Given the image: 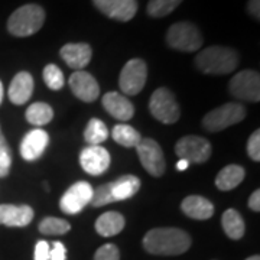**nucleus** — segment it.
Listing matches in <instances>:
<instances>
[{
    "label": "nucleus",
    "instance_id": "f257e3e1",
    "mask_svg": "<svg viewBox=\"0 0 260 260\" xmlns=\"http://www.w3.org/2000/svg\"><path fill=\"white\" fill-rule=\"evenodd\" d=\"M143 247L150 254L178 256L191 247V237L181 229L159 227L146 233L143 237Z\"/></svg>",
    "mask_w": 260,
    "mask_h": 260
},
{
    "label": "nucleus",
    "instance_id": "f03ea898",
    "mask_svg": "<svg viewBox=\"0 0 260 260\" xmlns=\"http://www.w3.org/2000/svg\"><path fill=\"white\" fill-rule=\"evenodd\" d=\"M239 62L240 58L234 49L218 45L205 48L195 58L197 68L204 74H230L239 67Z\"/></svg>",
    "mask_w": 260,
    "mask_h": 260
},
{
    "label": "nucleus",
    "instance_id": "7ed1b4c3",
    "mask_svg": "<svg viewBox=\"0 0 260 260\" xmlns=\"http://www.w3.org/2000/svg\"><path fill=\"white\" fill-rule=\"evenodd\" d=\"M45 22V10L38 5H25L16 9L8 20V30L13 37L35 35Z\"/></svg>",
    "mask_w": 260,
    "mask_h": 260
},
{
    "label": "nucleus",
    "instance_id": "20e7f679",
    "mask_svg": "<svg viewBox=\"0 0 260 260\" xmlns=\"http://www.w3.org/2000/svg\"><path fill=\"white\" fill-rule=\"evenodd\" d=\"M167 42L172 49L181 52H195L203 47V35L191 22L174 23L167 32Z\"/></svg>",
    "mask_w": 260,
    "mask_h": 260
},
{
    "label": "nucleus",
    "instance_id": "39448f33",
    "mask_svg": "<svg viewBox=\"0 0 260 260\" xmlns=\"http://www.w3.org/2000/svg\"><path fill=\"white\" fill-rule=\"evenodd\" d=\"M246 109L240 103H225L205 114L203 126L208 132H221L244 120Z\"/></svg>",
    "mask_w": 260,
    "mask_h": 260
},
{
    "label": "nucleus",
    "instance_id": "423d86ee",
    "mask_svg": "<svg viewBox=\"0 0 260 260\" xmlns=\"http://www.w3.org/2000/svg\"><path fill=\"white\" fill-rule=\"evenodd\" d=\"M149 112L164 124H174L181 117V109L174 94L165 87L153 91L149 100Z\"/></svg>",
    "mask_w": 260,
    "mask_h": 260
},
{
    "label": "nucleus",
    "instance_id": "0eeeda50",
    "mask_svg": "<svg viewBox=\"0 0 260 260\" xmlns=\"http://www.w3.org/2000/svg\"><path fill=\"white\" fill-rule=\"evenodd\" d=\"M148 80V65L140 58H133L126 62L120 73L119 84L121 91L127 95L139 94Z\"/></svg>",
    "mask_w": 260,
    "mask_h": 260
},
{
    "label": "nucleus",
    "instance_id": "6e6552de",
    "mask_svg": "<svg viewBox=\"0 0 260 260\" xmlns=\"http://www.w3.org/2000/svg\"><path fill=\"white\" fill-rule=\"evenodd\" d=\"M229 90L232 95L243 102L257 103L260 100V75L257 71L244 70L234 75Z\"/></svg>",
    "mask_w": 260,
    "mask_h": 260
},
{
    "label": "nucleus",
    "instance_id": "1a4fd4ad",
    "mask_svg": "<svg viewBox=\"0 0 260 260\" xmlns=\"http://www.w3.org/2000/svg\"><path fill=\"white\" fill-rule=\"evenodd\" d=\"M175 153L188 164H205L211 156V145L201 136H185L177 142Z\"/></svg>",
    "mask_w": 260,
    "mask_h": 260
},
{
    "label": "nucleus",
    "instance_id": "9d476101",
    "mask_svg": "<svg viewBox=\"0 0 260 260\" xmlns=\"http://www.w3.org/2000/svg\"><path fill=\"white\" fill-rule=\"evenodd\" d=\"M138 150V156L143 168L148 171L152 177H162L165 174L167 164H165V156H164V150L159 146L156 140L142 139L139 145L136 146Z\"/></svg>",
    "mask_w": 260,
    "mask_h": 260
},
{
    "label": "nucleus",
    "instance_id": "9b49d317",
    "mask_svg": "<svg viewBox=\"0 0 260 260\" xmlns=\"http://www.w3.org/2000/svg\"><path fill=\"white\" fill-rule=\"evenodd\" d=\"M93 186L85 181H78L62 195L59 207L65 214H78L93 198Z\"/></svg>",
    "mask_w": 260,
    "mask_h": 260
},
{
    "label": "nucleus",
    "instance_id": "f8f14e48",
    "mask_svg": "<svg viewBox=\"0 0 260 260\" xmlns=\"http://www.w3.org/2000/svg\"><path fill=\"white\" fill-rule=\"evenodd\" d=\"M80 164L87 174L99 177L110 167V153L100 145H90L81 150Z\"/></svg>",
    "mask_w": 260,
    "mask_h": 260
},
{
    "label": "nucleus",
    "instance_id": "ddd939ff",
    "mask_svg": "<svg viewBox=\"0 0 260 260\" xmlns=\"http://www.w3.org/2000/svg\"><path fill=\"white\" fill-rule=\"evenodd\" d=\"M94 6L110 19L127 22L138 12V0H93Z\"/></svg>",
    "mask_w": 260,
    "mask_h": 260
},
{
    "label": "nucleus",
    "instance_id": "4468645a",
    "mask_svg": "<svg viewBox=\"0 0 260 260\" xmlns=\"http://www.w3.org/2000/svg\"><path fill=\"white\" fill-rule=\"evenodd\" d=\"M70 88L81 102L93 103L100 95V85L93 75L85 71H75L70 77Z\"/></svg>",
    "mask_w": 260,
    "mask_h": 260
},
{
    "label": "nucleus",
    "instance_id": "2eb2a0df",
    "mask_svg": "<svg viewBox=\"0 0 260 260\" xmlns=\"http://www.w3.org/2000/svg\"><path fill=\"white\" fill-rule=\"evenodd\" d=\"M48 145H49V135L45 130H30L20 142V156L28 162L38 160L47 150Z\"/></svg>",
    "mask_w": 260,
    "mask_h": 260
},
{
    "label": "nucleus",
    "instance_id": "dca6fc26",
    "mask_svg": "<svg viewBox=\"0 0 260 260\" xmlns=\"http://www.w3.org/2000/svg\"><path fill=\"white\" fill-rule=\"evenodd\" d=\"M59 55L70 68L75 71H83V68L90 64L93 51L88 44H67L61 48Z\"/></svg>",
    "mask_w": 260,
    "mask_h": 260
},
{
    "label": "nucleus",
    "instance_id": "f3484780",
    "mask_svg": "<svg viewBox=\"0 0 260 260\" xmlns=\"http://www.w3.org/2000/svg\"><path fill=\"white\" fill-rule=\"evenodd\" d=\"M102 103L103 107L106 109V112L109 113L110 116H113V117H116L117 120L127 121L135 114L133 103L127 100V97L116 93V91H110V93L104 94Z\"/></svg>",
    "mask_w": 260,
    "mask_h": 260
},
{
    "label": "nucleus",
    "instance_id": "a211bd4d",
    "mask_svg": "<svg viewBox=\"0 0 260 260\" xmlns=\"http://www.w3.org/2000/svg\"><path fill=\"white\" fill-rule=\"evenodd\" d=\"M34 220V210L29 205L0 204V224L8 227H25Z\"/></svg>",
    "mask_w": 260,
    "mask_h": 260
},
{
    "label": "nucleus",
    "instance_id": "6ab92c4d",
    "mask_svg": "<svg viewBox=\"0 0 260 260\" xmlns=\"http://www.w3.org/2000/svg\"><path fill=\"white\" fill-rule=\"evenodd\" d=\"M34 93V78L26 71H20L15 75L9 87V100L16 106H22L28 102Z\"/></svg>",
    "mask_w": 260,
    "mask_h": 260
},
{
    "label": "nucleus",
    "instance_id": "aec40b11",
    "mask_svg": "<svg viewBox=\"0 0 260 260\" xmlns=\"http://www.w3.org/2000/svg\"><path fill=\"white\" fill-rule=\"evenodd\" d=\"M182 213L194 220H208L214 215V205L201 195H189L181 204Z\"/></svg>",
    "mask_w": 260,
    "mask_h": 260
},
{
    "label": "nucleus",
    "instance_id": "412c9836",
    "mask_svg": "<svg viewBox=\"0 0 260 260\" xmlns=\"http://www.w3.org/2000/svg\"><path fill=\"white\" fill-rule=\"evenodd\" d=\"M107 184H109V191L112 195L113 203L132 198L133 195L138 194V191L140 189V179L132 174L121 175L116 181L107 182Z\"/></svg>",
    "mask_w": 260,
    "mask_h": 260
},
{
    "label": "nucleus",
    "instance_id": "4be33fe9",
    "mask_svg": "<svg viewBox=\"0 0 260 260\" xmlns=\"http://www.w3.org/2000/svg\"><path fill=\"white\" fill-rule=\"evenodd\" d=\"M124 229V217L116 211L102 214L95 221V232L103 237H113Z\"/></svg>",
    "mask_w": 260,
    "mask_h": 260
},
{
    "label": "nucleus",
    "instance_id": "5701e85b",
    "mask_svg": "<svg viewBox=\"0 0 260 260\" xmlns=\"http://www.w3.org/2000/svg\"><path fill=\"white\" fill-rule=\"evenodd\" d=\"M244 168L239 165H229L223 168L215 178V185L220 191H232L239 186L244 179Z\"/></svg>",
    "mask_w": 260,
    "mask_h": 260
},
{
    "label": "nucleus",
    "instance_id": "b1692460",
    "mask_svg": "<svg viewBox=\"0 0 260 260\" xmlns=\"http://www.w3.org/2000/svg\"><path fill=\"white\" fill-rule=\"evenodd\" d=\"M221 224H223L224 233L232 240H240L244 236L246 225H244V220H243V217L239 211H236L233 208L225 210L223 214V218H221Z\"/></svg>",
    "mask_w": 260,
    "mask_h": 260
},
{
    "label": "nucleus",
    "instance_id": "393cba45",
    "mask_svg": "<svg viewBox=\"0 0 260 260\" xmlns=\"http://www.w3.org/2000/svg\"><path fill=\"white\" fill-rule=\"evenodd\" d=\"M113 140L124 148H136L142 140V136L138 130L129 124H116L112 130Z\"/></svg>",
    "mask_w": 260,
    "mask_h": 260
},
{
    "label": "nucleus",
    "instance_id": "a878e982",
    "mask_svg": "<svg viewBox=\"0 0 260 260\" xmlns=\"http://www.w3.org/2000/svg\"><path fill=\"white\" fill-rule=\"evenodd\" d=\"M54 117V110L47 103H34L26 110V120L34 126H45Z\"/></svg>",
    "mask_w": 260,
    "mask_h": 260
},
{
    "label": "nucleus",
    "instance_id": "bb28decb",
    "mask_svg": "<svg viewBox=\"0 0 260 260\" xmlns=\"http://www.w3.org/2000/svg\"><path fill=\"white\" fill-rule=\"evenodd\" d=\"M109 138V129L106 123L99 119H91L84 130V139L90 145H100Z\"/></svg>",
    "mask_w": 260,
    "mask_h": 260
},
{
    "label": "nucleus",
    "instance_id": "cd10ccee",
    "mask_svg": "<svg viewBox=\"0 0 260 260\" xmlns=\"http://www.w3.org/2000/svg\"><path fill=\"white\" fill-rule=\"evenodd\" d=\"M70 230H71V224L67 220L56 217H47L39 223V232L47 236H62Z\"/></svg>",
    "mask_w": 260,
    "mask_h": 260
},
{
    "label": "nucleus",
    "instance_id": "c85d7f7f",
    "mask_svg": "<svg viewBox=\"0 0 260 260\" xmlns=\"http://www.w3.org/2000/svg\"><path fill=\"white\" fill-rule=\"evenodd\" d=\"M182 0H149L148 15L152 18H164L177 9Z\"/></svg>",
    "mask_w": 260,
    "mask_h": 260
},
{
    "label": "nucleus",
    "instance_id": "c756f323",
    "mask_svg": "<svg viewBox=\"0 0 260 260\" xmlns=\"http://www.w3.org/2000/svg\"><path fill=\"white\" fill-rule=\"evenodd\" d=\"M44 81L51 90H61L64 87L65 78L62 71L55 64H49L44 68Z\"/></svg>",
    "mask_w": 260,
    "mask_h": 260
},
{
    "label": "nucleus",
    "instance_id": "7c9ffc66",
    "mask_svg": "<svg viewBox=\"0 0 260 260\" xmlns=\"http://www.w3.org/2000/svg\"><path fill=\"white\" fill-rule=\"evenodd\" d=\"M10 167H12V152L5 136L0 133V178L9 175Z\"/></svg>",
    "mask_w": 260,
    "mask_h": 260
},
{
    "label": "nucleus",
    "instance_id": "2f4dec72",
    "mask_svg": "<svg viewBox=\"0 0 260 260\" xmlns=\"http://www.w3.org/2000/svg\"><path fill=\"white\" fill-rule=\"evenodd\" d=\"M94 260H120V251L119 247L113 243L104 244L99 250L95 251Z\"/></svg>",
    "mask_w": 260,
    "mask_h": 260
},
{
    "label": "nucleus",
    "instance_id": "473e14b6",
    "mask_svg": "<svg viewBox=\"0 0 260 260\" xmlns=\"http://www.w3.org/2000/svg\"><path fill=\"white\" fill-rule=\"evenodd\" d=\"M247 153L254 162L260 160V130H254L247 140Z\"/></svg>",
    "mask_w": 260,
    "mask_h": 260
},
{
    "label": "nucleus",
    "instance_id": "72a5a7b5",
    "mask_svg": "<svg viewBox=\"0 0 260 260\" xmlns=\"http://www.w3.org/2000/svg\"><path fill=\"white\" fill-rule=\"evenodd\" d=\"M67 259V249L61 242H55L51 244L49 249V260H65Z\"/></svg>",
    "mask_w": 260,
    "mask_h": 260
},
{
    "label": "nucleus",
    "instance_id": "f704fd0d",
    "mask_svg": "<svg viewBox=\"0 0 260 260\" xmlns=\"http://www.w3.org/2000/svg\"><path fill=\"white\" fill-rule=\"evenodd\" d=\"M49 249H51L49 243L45 240H39L35 246L34 260H49Z\"/></svg>",
    "mask_w": 260,
    "mask_h": 260
},
{
    "label": "nucleus",
    "instance_id": "c9c22d12",
    "mask_svg": "<svg viewBox=\"0 0 260 260\" xmlns=\"http://www.w3.org/2000/svg\"><path fill=\"white\" fill-rule=\"evenodd\" d=\"M249 208H250L251 211H254V213H259L260 211V191L259 189H256L253 194L250 195V198H249Z\"/></svg>",
    "mask_w": 260,
    "mask_h": 260
},
{
    "label": "nucleus",
    "instance_id": "e433bc0d",
    "mask_svg": "<svg viewBox=\"0 0 260 260\" xmlns=\"http://www.w3.org/2000/svg\"><path fill=\"white\" fill-rule=\"evenodd\" d=\"M247 10L254 19H260V0H249L247 3Z\"/></svg>",
    "mask_w": 260,
    "mask_h": 260
},
{
    "label": "nucleus",
    "instance_id": "4c0bfd02",
    "mask_svg": "<svg viewBox=\"0 0 260 260\" xmlns=\"http://www.w3.org/2000/svg\"><path fill=\"white\" fill-rule=\"evenodd\" d=\"M188 167H189V164L186 162V160H184V159H179L177 164V169L178 171H185V169H188Z\"/></svg>",
    "mask_w": 260,
    "mask_h": 260
},
{
    "label": "nucleus",
    "instance_id": "58836bf2",
    "mask_svg": "<svg viewBox=\"0 0 260 260\" xmlns=\"http://www.w3.org/2000/svg\"><path fill=\"white\" fill-rule=\"evenodd\" d=\"M2 100H3V84L0 81V104H2Z\"/></svg>",
    "mask_w": 260,
    "mask_h": 260
},
{
    "label": "nucleus",
    "instance_id": "ea45409f",
    "mask_svg": "<svg viewBox=\"0 0 260 260\" xmlns=\"http://www.w3.org/2000/svg\"><path fill=\"white\" fill-rule=\"evenodd\" d=\"M246 260H260L259 254H254V256H250V257H247Z\"/></svg>",
    "mask_w": 260,
    "mask_h": 260
},
{
    "label": "nucleus",
    "instance_id": "a19ab883",
    "mask_svg": "<svg viewBox=\"0 0 260 260\" xmlns=\"http://www.w3.org/2000/svg\"><path fill=\"white\" fill-rule=\"evenodd\" d=\"M0 133H2V132H0Z\"/></svg>",
    "mask_w": 260,
    "mask_h": 260
}]
</instances>
